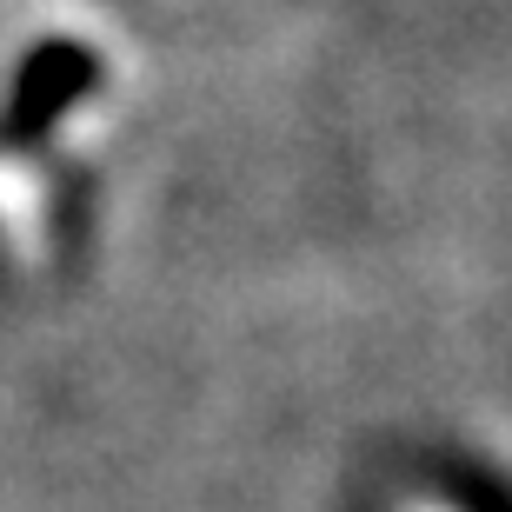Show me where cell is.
<instances>
[{"instance_id":"obj_1","label":"cell","mask_w":512,"mask_h":512,"mask_svg":"<svg viewBox=\"0 0 512 512\" xmlns=\"http://www.w3.org/2000/svg\"><path fill=\"white\" fill-rule=\"evenodd\" d=\"M413 512H446V506H413Z\"/></svg>"}]
</instances>
